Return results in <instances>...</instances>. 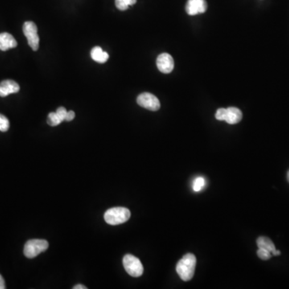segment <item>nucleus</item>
Listing matches in <instances>:
<instances>
[{"mask_svg": "<svg viewBox=\"0 0 289 289\" xmlns=\"http://www.w3.org/2000/svg\"><path fill=\"white\" fill-rule=\"evenodd\" d=\"M287 179H288V181H289V172H288Z\"/></svg>", "mask_w": 289, "mask_h": 289, "instance_id": "393cba45", "label": "nucleus"}, {"mask_svg": "<svg viewBox=\"0 0 289 289\" xmlns=\"http://www.w3.org/2000/svg\"><path fill=\"white\" fill-rule=\"evenodd\" d=\"M74 117H75V113H74L73 111H68L67 115H66L65 121H72L74 119Z\"/></svg>", "mask_w": 289, "mask_h": 289, "instance_id": "412c9836", "label": "nucleus"}, {"mask_svg": "<svg viewBox=\"0 0 289 289\" xmlns=\"http://www.w3.org/2000/svg\"><path fill=\"white\" fill-rule=\"evenodd\" d=\"M137 102L140 106L150 111H158L160 109V101L157 96L150 92H143L137 98Z\"/></svg>", "mask_w": 289, "mask_h": 289, "instance_id": "423d86ee", "label": "nucleus"}, {"mask_svg": "<svg viewBox=\"0 0 289 289\" xmlns=\"http://www.w3.org/2000/svg\"><path fill=\"white\" fill-rule=\"evenodd\" d=\"M125 271L133 277H139L143 274V266L139 259L133 255H125L123 258Z\"/></svg>", "mask_w": 289, "mask_h": 289, "instance_id": "20e7f679", "label": "nucleus"}, {"mask_svg": "<svg viewBox=\"0 0 289 289\" xmlns=\"http://www.w3.org/2000/svg\"><path fill=\"white\" fill-rule=\"evenodd\" d=\"M87 288L82 285H77L76 286H74L73 289H86Z\"/></svg>", "mask_w": 289, "mask_h": 289, "instance_id": "5701e85b", "label": "nucleus"}, {"mask_svg": "<svg viewBox=\"0 0 289 289\" xmlns=\"http://www.w3.org/2000/svg\"><path fill=\"white\" fill-rule=\"evenodd\" d=\"M257 244L259 248H264L269 251L271 253L273 251L276 250L275 244H273V241L268 237H265V236L259 237L257 240Z\"/></svg>", "mask_w": 289, "mask_h": 289, "instance_id": "ddd939ff", "label": "nucleus"}, {"mask_svg": "<svg viewBox=\"0 0 289 289\" xmlns=\"http://www.w3.org/2000/svg\"><path fill=\"white\" fill-rule=\"evenodd\" d=\"M23 31L27 38L28 45L31 47V49L33 51L39 49V38L35 23L31 21L25 22L23 26Z\"/></svg>", "mask_w": 289, "mask_h": 289, "instance_id": "39448f33", "label": "nucleus"}, {"mask_svg": "<svg viewBox=\"0 0 289 289\" xmlns=\"http://www.w3.org/2000/svg\"><path fill=\"white\" fill-rule=\"evenodd\" d=\"M207 9L206 0H188L186 5V11L190 15H196L205 12Z\"/></svg>", "mask_w": 289, "mask_h": 289, "instance_id": "6e6552de", "label": "nucleus"}, {"mask_svg": "<svg viewBox=\"0 0 289 289\" xmlns=\"http://www.w3.org/2000/svg\"><path fill=\"white\" fill-rule=\"evenodd\" d=\"M131 214L127 208L125 207H113L108 210L105 213V222L110 225H119L127 222Z\"/></svg>", "mask_w": 289, "mask_h": 289, "instance_id": "f03ea898", "label": "nucleus"}, {"mask_svg": "<svg viewBox=\"0 0 289 289\" xmlns=\"http://www.w3.org/2000/svg\"><path fill=\"white\" fill-rule=\"evenodd\" d=\"M257 256H258L263 261H268L272 257V253L269 251L264 249V248H259L257 251Z\"/></svg>", "mask_w": 289, "mask_h": 289, "instance_id": "a211bd4d", "label": "nucleus"}, {"mask_svg": "<svg viewBox=\"0 0 289 289\" xmlns=\"http://www.w3.org/2000/svg\"><path fill=\"white\" fill-rule=\"evenodd\" d=\"M6 289V286H5L4 279L2 278V276L0 275V289Z\"/></svg>", "mask_w": 289, "mask_h": 289, "instance_id": "4be33fe9", "label": "nucleus"}, {"mask_svg": "<svg viewBox=\"0 0 289 289\" xmlns=\"http://www.w3.org/2000/svg\"><path fill=\"white\" fill-rule=\"evenodd\" d=\"M91 57L94 61L104 64L107 60H109V55L106 51H103L102 48L99 46L93 47L91 51Z\"/></svg>", "mask_w": 289, "mask_h": 289, "instance_id": "f8f14e48", "label": "nucleus"}, {"mask_svg": "<svg viewBox=\"0 0 289 289\" xmlns=\"http://www.w3.org/2000/svg\"><path fill=\"white\" fill-rule=\"evenodd\" d=\"M272 254H273V256H280V255H281V252H280V251H277V249H276L275 251H273Z\"/></svg>", "mask_w": 289, "mask_h": 289, "instance_id": "b1692460", "label": "nucleus"}, {"mask_svg": "<svg viewBox=\"0 0 289 289\" xmlns=\"http://www.w3.org/2000/svg\"><path fill=\"white\" fill-rule=\"evenodd\" d=\"M242 112L235 107H230L226 109L225 120L230 125H235L242 120Z\"/></svg>", "mask_w": 289, "mask_h": 289, "instance_id": "9d476101", "label": "nucleus"}, {"mask_svg": "<svg viewBox=\"0 0 289 289\" xmlns=\"http://www.w3.org/2000/svg\"><path fill=\"white\" fill-rule=\"evenodd\" d=\"M48 248V243L44 240H30L26 243L23 249L25 257L33 259L43 253Z\"/></svg>", "mask_w": 289, "mask_h": 289, "instance_id": "7ed1b4c3", "label": "nucleus"}, {"mask_svg": "<svg viewBox=\"0 0 289 289\" xmlns=\"http://www.w3.org/2000/svg\"><path fill=\"white\" fill-rule=\"evenodd\" d=\"M61 120L59 118L56 113H50L47 116V124L51 126H56L61 123Z\"/></svg>", "mask_w": 289, "mask_h": 289, "instance_id": "dca6fc26", "label": "nucleus"}, {"mask_svg": "<svg viewBox=\"0 0 289 289\" xmlns=\"http://www.w3.org/2000/svg\"><path fill=\"white\" fill-rule=\"evenodd\" d=\"M137 0H115V4L117 9L121 10H127L129 6L135 4Z\"/></svg>", "mask_w": 289, "mask_h": 289, "instance_id": "4468645a", "label": "nucleus"}, {"mask_svg": "<svg viewBox=\"0 0 289 289\" xmlns=\"http://www.w3.org/2000/svg\"><path fill=\"white\" fill-rule=\"evenodd\" d=\"M10 127L8 119L3 115L0 114V131L6 132Z\"/></svg>", "mask_w": 289, "mask_h": 289, "instance_id": "f3484780", "label": "nucleus"}, {"mask_svg": "<svg viewBox=\"0 0 289 289\" xmlns=\"http://www.w3.org/2000/svg\"><path fill=\"white\" fill-rule=\"evenodd\" d=\"M206 181L205 179H203V177H198L193 182V190L195 191V192H199V191H201L204 187H205Z\"/></svg>", "mask_w": 289, "mask_h": 289, "instance_id": "2eb2a0df", "label": "nucleus"}, {"mask_svg": "<svg viewBox=\"0 0 289 289\" xmlns=\"http://www.w3.org/2000/svg\"><path fill=\"white\" fill-rule=\"evenodd\" d=\"M67 112L68 111L66 110L65 108L64 107H60L58 108L57 110H56V114H57L58 117L61 120V121H65L66 115H67Z\"/></svg>", "mask_w": 289, "mask_h": 289, "instance_id": "6ab92c4d", "label": "nucleus"}, {"mask_svg": "<svg viewBox=\"0 0 289 289\" xmlns=\"http://www.w3.org/2000/svg\"><path fill=\"white\" fill-rule=\"evenodd\" d=\"M15 47H17V41L12 35L6 32L0 34V50L1 51H7Z\"/></svg>", "mask_w": 289, "mask_h": 289, "instance_id": "9b49d317", "label": "nucleus"}, {"mask_svg": "<svg viewBox=\"0 0 289 289\" xmlns=\"http://www.w3.org/2000/svg\"><path fill=\"white\" fill-rule=\"evenodd\" d=\"M20 88L18 83L12 80H5L0 83V96L6 97L12 93H17Z\"/></svg>", "mask_w": 289, "mask_h": 289, "instance_id": "1a4fd4ad", "label": "nucleus"}, {"mask_svg": "<svg viewBox=\"0 0 289 289\" xmlns=\"http://www.w3.org/2000/svg\"><path fill=\"white\" fill-rule=\"evenodd\" d=\"M157 67L162 73H170L175 68V62L168 53H162L157 58Z\"/></svg>", "mask_w": 289, "mask_h": 289, "instance_id": "0eeeda50", "label": "nucleus"}, {"mask_svg": "<svg viewBox=\"0 0 289 289\" xmlns=\"http://www.w3.org/2000/svg\"><path fill=\"white\" fill-rule=\"evenodd\" d=\"M226 109H219L216 113V118L219 121H224L225 120Z\"/></svg>", "mask_w": 289, "mask_h": 289, "instance_id": "aec40b11", "label": "nucleus"}, {"mask_svg": "<svg viewBox=\"0 0 289 289\" xmlns=\"http://www.w3.org/2000/svg\"><path fill=\"white\" fill-rule=\"evenodd\" d=\"M196 267V257L195 255L188 253L185 255L178 263L176 266L177 273L183 281H189L195 275Z\"/></svg>", "mask_w": 289, "mask_h": 289, "instance_id": "f257e3e1", "label": "nucleus"}]
</instances>
